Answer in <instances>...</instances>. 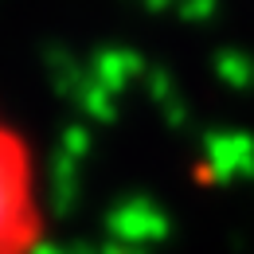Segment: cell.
I'll use <instances>...</instances> for the list:
<instances>
[{"label": "cell", "mask_w": 254, "mask_h": 254, "mask_svg": "<svg viewBox=\"0 0 254 254\" xmlns=\"http://www.w3.org/2000/svg\"><path fill=\"white\" fill-rule=\"evenodd\" d=\"M47 243V195L35 145L0 114V254H39Z\"/></svg>", "instance_id": "1"}]
</instances>
